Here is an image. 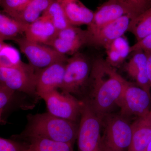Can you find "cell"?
I'll return each instance as SVG.
<instances>
[{"instance_id": "7", "label": "cell", "mask_w": 151, "mask_h": 151, "mask_svg": "<svg viewBox=\"0 0 151 151\" xmlns=\"http://www.w3.org/2000/svg\"><path fill=\"white\" fill-rule=\"evenodd\" d=\"M117 106L120 108V114L127 118L142 117L150 112L151 94L127 81Z\"/></svg>"}, {"instance_id": "19", "label": "cell", "mask_w": 151, "mask_h": 151, "mask_svg": "<svg viewBox=\"0 0 151 151\" xmlns=\"http://www.w3.org/2000/svg\"><path fill=\"white\" fill-rule=\"evenodd\" d=\"M54 0H29L17 20L28 25L43 15Z\"/></svg>"}, {"instance_id": "34", "label": "cell", "mask_w": 151, "mask_h": 151, "mask_svg": "<svg viewBox=\"0 0 151 151\" xmlns=\"http://www.w3.org/2000/svg\"><path fill=\"white\" fill-rule=\"evenodd\" d=\"M4 111L3 110H0V123L3 122L2 120V115Z\"/></svg>"}, {"instance_id": "13", "label": "cell", "mask_w": 151, "mask_h": 151, "mask_svg": "<svg viewBox=\"0 0 151 151\" xmlns=\"http://www.w3.org/2000/svg\"><path fill=\"white\" fill-rule=\"evenodd\" d=\"M57 33L50 20L42 15L35 21L27 25L24 34L25 37L31 41L50 46Z\"/></svg>"}, {"instance_id": "38", "label": "cell", "mask_w": 151, "mask_h": 151, "mask_svg": "<svg viewBox=\"0 0 151 151\" xmlns=\"http://www.w3.org/2000/svg\"><path fill=\"white\" fill-rule=\"evenodd\" d=\"M0 40H1V39H0Z\"/></svg>"}, {"instance_id": "14", "label": "cell", "mask_w": 151, "mask_h": 151, "mask_svg": "<svg viewBox=\"0 0 151 151\" xmlns=\"http://www.w3.org/2000/svg\"><path fill=\"white\" fill-rule=\"evenodd\" d=\"M132 53H133V55L125 68L126 71L134 80L135 84L151 94L147 71V53L141 50Z\"/></svg>"}, {"instance_id": "24", "label": "cell", "mask_w": 151, "mask_h": 151, "mask_svg": "<svg viewBox=\"0 0 151 151\" xmlns=\"http://www.w3.org/2000/svg\"><path fill=\"white\" fill-rule=\"evenodd\" d=\"M23 63L19 52L12 45L6 43L0 50V67H16Z\"/></svg>"}, {"instance_id": "29", "label": "cell", "mask_w": 151, "mask_h": 151, "mask_svg": "<svg viewBox=\"0 0 151 151\" xmlns=\"http://www.w3.org/2000/svg\"><path fill=\"white\" fill-rule=\"evenodd\" d=\"M134 6L142 12L151 6V0H124Z\"/></svg>"}, {"instance_id": "25", "label": "cell", "mask_w": 151, "mask_h": 151, "mask_svg": "<svg viewBox=\"0 0 151 151\" xmlns=\"http://www.w3.org/2000/svg\"><path fill=\"white\" fill-rule=\"evenodd\" d=\"M29 1V0H1L0 7L6 15L17 20Z\"/></svg>"}, {"instance_id": "22", "label": "cell", "mask_w": 151, "mask_h": 151, "mask_svg": "<svg viewBox=\"0 0 151 151\" xmlns=\"http://www.w3.org/2000/svg\"><path fill=\"white\" fill-rule=\"evenodd\" d=\"M47 17L58 32L71 25L68 20L65 13L57 0H54L43 14Z\"/></svg>"}, {"instance_id": "16", "label": "cell", "mask_w": 151, "mask_h": 151, "mask_svg": "<svg viewBox=\"0 0 151 151\" xmlns=\"http://www.w3.org/2000/svg\"><path fill=\"white\" fill-rule=\"evenodd\" d=\"M132 141L127 151H144L151 141V113L132 123Z\"/></svg>"}, {"instance_id": "9", "label": "cell", "mask_w": 151, "mask_h": 151, "mask_svg": "<svg viewBox=\"0 0 151 151\" xmlns=\"http://www.w3.org/2000/svg\"><path fill=\"white\" fill-rule=\"evenodd\" d=\"M41 98L44 100L47 112L51 115L76 123L80 118L83 102L72 94L55 90Z\"/></svg>"}, {"instance_id": "3", "label": "cell", "mask_w": 151, "mask_h": 151, "mask_svg": "<svg viewBox=\"0 0 151 151\" xmlns=\"http://www.w3.org/2000/svg\"><path fill=\"white\" fill-rule=\"evenodd\" d=\"M82 101L76 139L78 151H100L102 119L94 112L85 99Z\"/></svg>"}, {"instance_id": "27", "label": "cell", "mask_w": 151, "mask_h": 151, "mask_svg": "<svg viewBox=\"0 0 151 151\" xmlns=\"http://www.w3.org/2000/svg\"><path fill=\"white\" fill-rule=\"evenodd\" d=\"M138 50H142L146 53H151V34L137 41L131 46V53Z\"/></svg>"}, {"instance_id": "33", "label": "cell", "mask_w": 151, "mask_h": 151, "mask_svg": "<svg viewBox=\"0 0 151 151\" xmlns=\"http://www.w3.org/2000/svg\"><path fill=\"white\" fill-rule=\"evenodd\" d=\"M6 44L5 42L4 41L0 40V50Z\"/></svg>"}, {"instance_id": "6", "label": "cell", "mask_w": 151, "mask_h": 151, "mask_svg": "<svg viewBox=\"0 0 151 151\" xmlns=\"http://www.w3.org/2000/svg\"><path fill=\"white\" fill-rule=\"evenodd\" d=\"M35 69L29 64L24 63L17 67H0V86L15 93L20 92L30 96L37 95V72H35Z\"/></svg>"}, {"instance_id": "37", "label": "cell", "mask_w": 151, "mask_h": 151, "mask_svg": "<svg viewBox=\"0 0 151 151\" xmlns=\"http://www.w3.org/2000/svg\"><path fill=\"white\" fill-rule=\"evenodd\" d=\"M27 151H28V150Z\"/></svg>"}, {"instance_id": "28", "label": "cell", "mask_w": 151, "mask_h": 151, "mask_svg": "<svg viewBox=\"0 0 151 151\" xmlns=\"http://www.w3.org/2000/svg\"><path fill=\"white\" fill-rule=\"evenodd\" d=\"M15 92L0 86V110L4 111L12 100Z\"/></svg>"}, {"instance_id": "23", "label": "cell", "mask_w": 151, "mask_h": 151, "mask_svg": "<svg viewBox=\"0 0 151 151\" xmlns=\"http://www.w3.org/2000/svg\"><path fill=\"white\" fill-rule=\"evenodd\" d=\"M86 44L82 41H75L65 39L56 37L52 42L50 46L63 55H73L81 47Z\"/></svg>"}, {"instance_id": "26", "label": "cell", "mask_w": 151, "mask_h": 151, "mask_svg": "<svg viewBox=\"0 0 151 151\" xmlns=\"http://www.w3.org/2000/svg\"><path fill=\"white\" fill-rule=\"evenodd\" d=\"M28 148L27 143L0 137V151H27Z\"/></svg>"}, {"instance_id": "12", "label": "cell", "mask_w": 151, "mask_h": 151, "mask_svg": "<svg viewBox=\"0 0 151 151\" xmlns=\"http://www.w3.org/2000/svg\"><path fill=\"white\" fill-rule=\"evenodd\" d=\"M66 61L52 64L38 70L37 74L36 92L40 98L45 94L60 89Z\"/></svg>"}, {"instance_id": "31", "label": "cell", "mask_w": 151, "mask_h": 151, "mask_svg": "<svg viewBox=\"0 0 151 151\" xmlns=\"http://www.w3.org/2000/svg\"><path fill=\"white\" fill-rule=\"evenodd\" d=\"M100 151H111L108 147H107L106 146L104 145L102 141V144H101V148Z\"/></svg>"}, {"instance_id": "11", "label": "cell", "mask_w": 151, "mask_h": 151, "mask_svg": "<svg viewBox=\"0 0 151 151\" xmlns=\"http://www.w3.org/2000/svg\"><path fill=\"white\" fill-rule=\"evenodd\" d=\"M134 17L130 15L124 16L105 24L94 32H88V44L104 47L113 41L124 35L128 31L132 19Z\"/></svg>"}, {"instance_id": "30", "label": "cell", "mask_w": 151, "mask_h": 151, "mask_svg": "<svg viewBox=\"0 0 151 151\" xmlns=\"http://www.w3.org/2000/svg\"><path fill=\"white\" fill-rule=\"evenodd\" d=\"M146 53L147 55V71L148 77L151 88V53Z\"/></svg>"}, {"instance_id": "21", "label": "cell", "mask_w": 151, "mask_h": 151, "mask_svg": "<svg viewBox=\"0 0 151 151\" xmlns=\"http://www.w3.org/2000/svg\"><path fill=\"white\" fill-rule=\"evenodd\" d=\"M128 31L134 35L137 41L151 34V6L132 19Z\"/></svg>"}, {"instance_id": "4", "label": "cell", "mask_w": 151, "mask_h": 151, "mask_svg": "<svg viewBox=\"0 0 151 151\" xmlns=\"http://www.w3.org/2000/svg\"><path fill=\"white\" fill-rule=\"evenodd\" d=\"M103 144L111 151H127L132 141V124L121 114H107L102 119Z\"/></svg>"}, {"instance_id": "2", "label": "cell", "mask_w": 151, "mask_h": 151, "mask_svg": "<svg viewBox=\"0 0 151 151\" xmlns=\"http://www.w3.org/2000/svg\"><path fill=\"white\" fill-rule=\"evenodd\" d=\"M78 124L58 118L47 113L29 115L22 139L32 137L45 138L73 145L77 139Z\"/></svg>"}, {"instance_id": "10", "label": "cell", "mask_w": 151, "mask_h": 151, "mask_svg": "<svg viewBox=\"0 0 151 151\" xmlns=\"http://www.w3.org/2000/svg\"><path fill=\"white\" fill-rule=\"evenodd\" d=\"M142 12L137 7L124 0H108L94 12L93 20L87 26V30L92 32L103 26L124 16L137 17Z\"/></svg>"}, {"instance_id": "1", "label": "cell", "mask_w": 151, "mask_h": 151, "mask_svg": "<svg viewBox=\"0 0 151 151\" xmlns=\"http://www.w3.org/2000/svg\"><path fill=\"white\" fill-rule=\"evenodd\" d=\"M127 81L105 60L97 59L92 64L89 91L84 99L103 119L117 105Z\"/></svg>"}, {"instance_id": "20", "label": "cell", "mask_w": 151, "mask_h": 151, "mask_svg": "<svg viewBox=\"0 0 151 151\" xmlns=\"http://www.w3.org/2000/svg\"><path fill=\"white\" fill-rule=\"evenodd\" d=\"M29 151H74L73 145L45 138L32 137L24 139Z\"/></svg>"}, {"instance_id": "5", "label": "cell", "mask_w": 151, "mask_h": 151, "mask_svg": "<svg viewBox=\"0 0 151 151\" xmlns=\"http://www.w3.org/2000/svg\"><path fill=\"white\" fill-rule=\"evenodd\" d=\"M92 65L84 55L77 52L68 58L65 64L61 92L70 94H80L87 85Z\"/></svg>"}, {"instance_id": "8", "label": "cell", "mask_w": 151, "mask_h": 151, "mask_svg": "<svg viewBox=\"0 0 151 151\" xmlns=\"http://www.w3.org/2000/svg\"><path fill=\"white\" fill-rule=\"evenodd\" d=\"M14 41L27 58L29 65L35 69L41 70L56 63L67 61L66 55L51 47L31 41L25 37H19Z\"/></svg>"}, {"instance_id": "32", "label": "cell", "mask_w": 151, "mask_h": 151, "mask_svg": "<svg viewBox=\"0 0 151 151\" xmlns=\"http://www.w3.org/2000/svg\"><path fill=\"white\" fill-rule=\"evenodd\" d=\"M144 151H151V141Z\"/></svg>"}, {"instance_id": "36", "label": "cell", "mask_w": 151, "mask_h": 151, "mask_svg": "<svg viewBox=\"0 0 151 151\" xmlns=\"http://www.w3.org/2000/svg\"><path fill=\"white\" fill-rule=\"evenodd\" d=\"M150 113H151V111H150Z\"/></svg>"}, {"instance_id": "18", "label": "cell", "mask_w": 151, "mask_h": 151, "mask_svg": "<svg viewBox=\"0 0 151 151\" xmlns=\"http://www.w3.org/2000/svg\"><path fill=\"white\" fill-rule=\"evenodd\" d=\"M27 25L18 21L0 11V39L12 40L24 34Z\"/></svg>"}, {"instance_id": "17", "label": "cell", "mask_w": 151, "mask_h": 151, "mask_svg": "<svg viewBox=\"0 0 151 151\" xmlns=\"http://www.w3.org/2000/svg\"><path fill=\"white\" fill-rule=\"evenodd\" d=\"M104 47L106 53L105 61L113 68L121 65L131 53V46L124 35L113 41Z\"/></svg>"}, {"instance_id": "35", "label": "cell", "mask_w": 151, "mask_h": 151, "mask_svg": "<svg viewBox=\"0 0 151 151\" xmlns=\"http://www.w3.org/2000/svg\"><path fill=\"white\" fill-rule=\"evenodd\" d=\"M1 0H0V6H1Z\"/></svg>"}, {"instance_id": "15", "label": "cell", "mask_w": 151, "mask_h": 151, "mask_svg": "<svg viewBox=\"0 0 151 151\" xmlns=\"http://www.w3.org/2000/svg\"><path fill=\"white\" fill-rule=\"evenodd\" d=\"M64 11L70 24L74 26L92 23L94 12L87 8L80 0H57Z\"/></svg>"}]
</instances>
